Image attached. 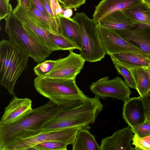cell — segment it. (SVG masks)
I'll return each mask as SVG.
<instances>
[{
	"instance_id": "obj_1",
	"label": "cell",
	"mask_w": 150,
	"mask_h": 150,
	"mask_svg": "<svg viewBox=\"0 0 150 150\" xmlns=\"http://www.w3.org/2000/svg\"><path fill=\"white\" fill-rule=\"evenodd\" d=\"M64 109L50 100L33 109L20 120L11 124H0V147L15 141L30 137L41 132L42 127L54 119Z\"/></svg>"
},
{
	"instance_id": "obj_2",
	"label": "cell",
	"mask_w": 150,
	"mask_h": 150,
	"mask_svg": "<svg viewBox=\"0 0 150 150\" xmlns=\"http://www.w3.org/2000/svg\"><path fill=\"white\" fill-rule=\"evenodd\" d=\"M29 57L9 40L0 42V84L9 94L15 95L14 88L19 76L28 67Z\"/></svg>"
},
{
	"instance_id": "obj_3",
	"label": "cell",
	"mask_w": 150,
	"mask_h": 150,
	"mask_svg": "<svg viewBox=\"0 0 150 150\" xmlns=\"http://www.w3.org/2000/svg\"><path fill=\"white\" fill-rule=\"evenodd\" d=\"M34 85L37 91L58 105L66 107L87 96L77 85L75 79H61L36 76Z\"/></svg>"
},
{
	"instance_id": "obj_4",
	"label": "cell",
	"mask_w": 150,
	"mask_h": 150,
	"mask_svg": "<svg viewBox=\"0 0 150 150\" xmlns=\"http://www.w3.org/2000/svg\"><path fill=\"white\" fill-rule=\"evenodd\" d=\"M5 30L9 40L38 63L45 60L52 51L33 38L12 13L5 18Z\"/></svg>"
},
{
	"instance_id": "obj_5",
	"label": "cell",
	"mask_w": 150,
	"mask_h": 150,
	"mask_svg": "<svg viewBox=\"0 0 150 150\" xmlns=\"http://www.w3.org/2000/svg\"><path fill=\"white\" fill-rule=\"evenodd\" d=\"M78 24L81 37L80 54L85 61H100L107 54L101 42L98 22L84 13L77 12L72 18Z\"/></svg>"
},
{
	"instance_id": "obj_6",
	"label": "cell",
	"mask_w": 150,
	"mask_h": 150,
	"mask_svg": "<svg viewBox=\"0 0 150 150\" xmlns=\"http://www.w3.org/2000/svg\"><path fill=\"white\" fill-rule=\"evenodd\" d=\"M76 127L41 132L34 136L18 140L7 144L0 148V150H28L36 145L50 141L62 142L67 145H73L80 130Z\"/></svg>"
},
{
	"instance_id": "obj_7",
	"label": "cell",
	"mask_w": 150,
	"mask_h": 150,
	"mask_svg": "<svg viewBox=\"0 0 150 150\" xmlns=\"http://www.w3.org/2000/svg\"><path fill=\"white\" fill-rule=\"evenodd\" d=\"M109 78L106 76L93 82L90 86L91 92L103 99L110 97L123 102L129 99L132 93L125 82L118 76Z\"/></svg>"
},
{
	"instance_id": "obj_8",
	"label": "cell",
	"mask_w": 150,
	"mask_h": 150,
	"mask_svg": "<svg viewBox=\"0 0 150 150\" xmlns=\"http://www.w3.org/2000/svg\"><path fill=\"white\" fill-rule=\"evenodd\" d=\"M69 52L66 57L57 59L53 69L46 77L61 79H76L83 69L86 61L80 54L73 50Z\"/></svg>"
},
{
	"instance_id": "obj_9",
	"label": "cell",
	"mask_w": 150,
	"mask_h": 150,
	"mask_svg": "<svg viewBox=\"0 0 150 150\" xmlns=\"http://www.w3.org/2000/svg\"><path fill=\"white\" fill-rule=\"evenodd\" d=\"M98 28L101 42L107 54L109 55L123 52L146 53L124 40L114 30L99 25Z\"/></svg>"
},
{
	"instance_id": "obj_10",
	"label": "cell",
	"mask_w": 150,
	"mask_h": 150,
	"mask_svg": "<svg viewBox=\"0 0 150 150\" xmlns=\"http://www.w3.org/2000/svg\"><path fill=\"white\" fill-rule=\"evenodd\" d=\"M32 105L30 99L20 98L14 95L5 108L0 124L9 125L20 120L32 110Z\"/></svg>"
},
{
	"instance_id": "obj_11",
	"label": "cell",
	"mask_w": 150,
	"mask_h": 150,
	"mask_svg": "<svg viewBox=\"0 0 150 150\" xmlns=\"http://www.w3.org/2000/svg\"><path fill=\"white\" fill-rule=\"evenodd\" d=\"M114 30L126 41L150 55V27L136 24L130 29Z\"/></svg>"
},
{
	"instance_id": "obj_12",
	"label": "cell",
	"mask_w": 150,
	"mask_h": 150,
	"mask_svg": "<svg viewBox=\"0 0 150 150\" xmlns=\"http://www.w3.org/2000/svg\"><path fill=\"white\" fill-rule=\"evenodd\" d=\"M134 134L128 125L116 131L110 136L103 138L100 146V150H134L131 141Z\"/></svg>"
},
{
	"instance_id": "obj_13",
	"label": "cell",
	"mask_w": 150,
	"mask_h": 150,
	"mask_svg": "<svg viewBox=\"0 0 150 150\" xmlns=\"http://www.w3.org/2000/svg\"><path fill=\"white\" fill-rule=\"evenodd\" d=\"M32 6L28 10L22 8L18 4L14 9L42 28L55 34L61 35L58 16L53 18L47 16L35 8L32 3Z\"/></svg>"
},
{
	"instance_id": "obj_14",
	"label": "cell",
	"mask_w": 150,
	"mask_h": 150,
	"mask_svg": "<svg viewBox=\"0 0 150 150\" xmlns=\"http://www.w3.org/2000/svg\"><path fill=\"white\" fill-rule=\"evenodd\" d=\"M122 117L131 127L143 123L146 120L144 105L139 96L129 98L124 102Z\"/></svg>"
},
{
	"instance_id": "obj_15",
	"label": "cell",
	"mask_w": 150,
	"mask_h": 150,
	"mask_svg": "<svg viewBox=\"0 0 150 150\" xmlns=\"http://www.w3.org/2000/svg\"><path fill=\"white\" fill-rule=\"evenodd\" d=\"M110 56L115 65H120L128 69L135 67L145 68L150 66V55L146 53L123 52Z\"/></svg>"
},
{
	"instance_id": "obj_16",
	"label": "cell",
	"mask_w": 150,
	"mask_h": 150,
	"mask_svg": "<svg viewBox=\"0 0 150 150\" xmlns=\"http://www.w3.org/2000/svg\"><path fill=\"white\" fill-rule=\"evenodd\" d=\"M142 2V0H102L95 7L93 18L98 22L113 12L131 8Z\"/></svg>"
},
{
	"instance_id": "obj_17",
	"label": "cell",
	"mask_w": 150,
	"mask_h": 150,
	"mask_svg": "<svg viewBox=\"0 0 150 150\" xmlns=\"http://www.w3.org/2000/svg\"><path fill=\"white\" fill-rule=\"evenodd\" d=\"M12 13L19 19L24 28L34 39L53 52L61 50L49 38L48 35L50 31L40 28L15 9Z\"/></svg>"
},
{
	"instance_id": "obj_18",
	"label": "cell",
	"mask_w": 150,
	"mask_h": 150,
	"mask_svg": "<svg viewBox=\"0 0 150 150\" xmlns=\"http://www.w3.org/2000/svg\"><path fill=\"white\" fill-rule=\"evenodd\" d=\"M98 23L100 25L114 30L127 29L136 25L122 10L111 13L99 21Z\"/></svg>"
},
{
	"instance_id": "obj_19",
	"label": "cell",
	"mask_w": 150,
	"mask_h": 150,
	"mask_svg": "<svg viewBox=\"0 0 150 150\" xmlns=\"http://www.w3.org/2000/svg\"><path fill=\"white\" fill-rule=\"evenodd\" d=\"M58 16L61 35L78 47L80 50L82 47V42L78 24L72 18L64 17L62 14Z\"/></svg>"
},
{
	"instance_id": "obj_20",
	"label": "cell",
	"mask_w": 150,
	"mask_h": 150,
	"mask_svg": "<svg viewBox=\"0 0 150 150\" xmlns=\"http://www.w3.org/2000/svg\"><path fill=\"white\" fill-rule=\"evenodd\" d=\"M122 11L136 24L150 27V7L143 2Z\"/></svg>"
},
{
	"instance_id": "obj_21",
	"label": "cell",
	"mask_w": 150,
	"mask_h": 150,
	"mask_svg": "<svg viewBox=\"0 0 150 150\" xmlns=\"http://www.w3.org/2000/svg\"><path fill=\"white\" fill-rule=\"evenodd\" d=\"M72 145V150H100L94 136L85 129L79 130Z\"/></svg>"
},
{
	"instance_id": "obj_22",
	"label": "cell",
	"mask_w": 150,
	"mask_h": 150,
	"mask_svg": "<svg viewBox=\"0 0 150 150\" xmlns=\"http://www.w3.org/2000/svg\"><path fill=\"white\" fill-rule=\"evenodd\" d=\"M90 124L88 122L82 120H52L43 125L40 130L41 132H42L76 127H81L84 129H89L90 128L89 127Z\"/></svg>"
},
{
	"instance_id": "obj_23",
	"label": "cell",
	"mask_w": 150,
	"mask_h": 150,
	"mask_svg": "<svg viewBox=\"0 0 150 150\" xmlns=\"http://www.w3.org/2000/svg\"><path fill=\"white\" fill-rule=\"evenodd\" d=\"M129 70L134 80L136 90L140 96L145 94L149 90V82L147 73L143 68L135 67Z\"/></svg>"
},
{
	"instance_id": "obj_24",
	"label": "cell",
	"mask_w": 150,
	"mask_h": 150,
	"mask_svg": "<svg viewBox=\"0 0 150 150\" xmlns=\"http://www.w3.org/2000/svg\"><path fill=\"white\" fill-rule=\"evenodd\" d=\"M51 41L61 50H73L79 48L61 35L50 32L48 35Z\"/></svg>"
},
{
	"instance_id": "obj_25",
	"label": "cell",
	"mask_w": 150,
	"mask_h": 150,
	"mask_svg": "<svg viewBox=\"0 0 150 150\" xmlns=\"http://www.w3.org/2000/svg\"><path fill=\"white\" fill-rule=\"evenodd\" d=\"M57 61V59L45 60L38 63L33 68L35 74L41 78L46 77L53 69Z\"/></svg>"
},
{
	"instance_id": "obj_26",
	"label": "cell",
	"mask_w": 150,
	"mask_h": 150,
	"mask_svg": "<svg viewBox=\"0 0 150 150\" xmlns=\"http://www.w3.org/2000/svg\"><path fill=\"white\" fill-rule=\"evenodd\" d=\"M68 145L59 141L53 140L40 143L30 149L37 150H67Z\"/></svg>"
},
{
	"instance_id": "obj_27",
	"label": "cell",
	"mask_w": 150,
	"mask_h": 150,
	"mask_svg": "<svg viewBox=\"0 0 150 150\" xmlns=\"http://www.w3.org/2000/svg\"><path fill=\"white\" fill-rule=\"evenodd\" d=\"M115 67L118 74L123 77L127 85L130 88L136 89L134 80L129 69L120 65H115Z\"/></svg>"
},
{
	"instance_id": "obj_28",
	"label": "cell",
	"mask_w": 150,
	"mask_h": 150,
	"mask_svg": "<svg viewBox=\"0 0 150 150\" xmlns=\"http://www.w3.org/2000/svg\"><path fill=\"white\" fill-rule=\"evenodd\" d=\"M132 141L136 150H150V136L141 137L134 134Z\"/></svg>"
},
{
	"instance_id": "obj_29",
	"label": "cell",
	"mask_w": 150,
	"mask_h": 150,
	"mask_svg": "<svg viewBox=\"0 0 150 150\" xmlns=\"http://www.w3.org/2000/svg\"><path fill=\"white\" fill-rule=\"evenodd\" d=\"M131 128L134 134L141 137L150 136V122L146 119L143 123Z\"/></svg>"
},
{
	"instance_id": "obj_30",
	"label": "cell",
	"mask_w": 150,
	"mask_h": 150,
	"mask_svg": "<svg viewBox=\"0 0 150 150\" xmlns=\"http://www.w3.org/2000/svg\"><path fill=\"white\" fill-rule=\"evenodd\" d=\"M12 7L6 0H0V20L5 19L12 13Z\"/></svg>"
},
{
	"instance_id": "obj_31",
	"label": "cell",
	"mask_w": 150,
	"mask_h": 150,
	"mask_svg": "<svg viewBox=\"0 0 150 150\" xmlns=\"http://www.w3.org/2000/svg\"><path fill=\"white\" fill-rule=\"evenodd\" d=\"M140 97L143 103L146 119L150 122V90Z\"/></svg>"
},
{
	"instance_id": "obj_32",
	"label": "cell",
	"mask_w": 150,
	"mask_h": 150,
	"mask_svg": "<svg viewBox=\"0 0 150 150\" xmlns=\"http://www.w3.org/2000/svg\"><path fill=\"white\" fill-rule=\"evenodd\" d=\"M86 0H65L62 8L64 9L68 8L76 9L86 3Z\"/></svg>"
},
{
	"instance_id": "obj_33",
	"label": "cell",
	"mask_w": 150,
	"mask_h": 150,
	"mask_svg": "<svg viewBox=\"0 0 150 150\" xmlns=\"http://www.w3.org/2000/svg\"><path fill=\"white\" fill-rule=\"evenodd\" d=\"M31 1L32 4L35 8L45 16L52 17L44 6L40 0H31Z\"/></svg>"
},
{
	"instance_id": "obj_34",
	"label": "cell",
	"mask_w": 150,
	"mask_h": 150,
	"mask_svg": "<svg viewBox=\"0 0 150 150\" xmlns=\"http://www.w3.org/2000/svg\"><path fill=\"white\" fill-rule=\"evenodd\" d=\"M18 1L17 4L25 10H29L32 6L31 0H18Z\"/></svg>"
},
{
	"instance_id": "obj_35",
	"label": "cell",
	"mask_w": 150,
	"mask_h": 150,
	"mask_svg": "<svg viewBox=\"0 0 150 150\" xmlns=\"http://www.w3.org/2000/svg\"><path fill=\"white\" fill-rule=\"evenodd\" d=\"M48 13L52 17H55V16L52 10L51 6L46 0H40Z\"/></svg>"
},
{
	"instance_id": "obj_36",
	"label": "cell",
	"mask_w": 150,
	"mask_h": 150,
	"mask_svg": "<svg viewBox=\"0 0 150 150\" xmlns=\"http://www.w3.org/2000/svg\"><path fill=\"white\" fill-rule=\"evenodd\" d=\"M50 5L55 16H57L56 13V5L57 0H46Z\"/></svg>"
},
{
	"instance_id": "obj_37",
	"label": "cell",
	"mask_w": 150,
	"mask_h": 150,
	"mask_svg": "<svg viewBox=\"0 0 150 150\" xmlns=\"http://www.w3.org/2000/svg\"><path fill=\"white\" fill-rule=\"evenodd\" d=\"M64 11V10L62 9L61 5L57 0L56 5V13L57 15V16L60 14H63Z\"/></svg>"
},
{
	"instance_id": "obj_38",
	"label": "cell",
	"mask_w": 150,
	"mask_h": 150,
	"mask_svg": "<svg viewBox=\"0 0 150 150\" xmlns=\"http://www.w3.org/2000/svg\"><path fill=\"white\" fill-rule=\"evenodd\" d=\"M73 14V11L71 8H68L65 9L63 13L64 17L65 18H70Z\"/></svg>"
},
{
	"instance_id": "obj_39",
	"label": "cell",
	"mask_w": 150,
	"mask_h": 150,
	"mask_svg": "<svg viewBox=\"0 0 150 150\" xmlns=\"http://www.w3.org/2000/svg\"><path fill=\"white\" fill-rule=\"evenodd\" d=\"M147 75L149 82V90H150V66L145 68H144Z\"/></svg>"
},
{
	"instance_id": "obj_40",
	"label": "cell",
	"mask_w": 150,
	"mask_h": 150,
	"mask_svg": "<svg viewBox=\"0 0 150 150\" xmlns=\"http://www.w3.org/2000/svg\"><path fill=\"white\" fill-rule=\"evenodd\" d=\"M143 2L150 7V0H142Z\"/></svg>"
},
{
	"instance_id": "obj_41",
	"label": "cell",
	"mask_w": 150,
	"mask_h": 150,
	"mask_svg": "<svg viewBox=\"0 0 150 150\" xmlns=\"http://www.w3.org/2000/svg\"><path fill=\"white\" fill-rule=\"evenodd\" d=\"M59 3L61 4V6L62 7L63 6L64 3L65 2V0H57Z\"/></svg>"
},
{
	"instance_id": "obj_42",
	"label": "cell",
	"mask_w": 150,
	"mask_h": 150,
	"mask_svg": "<svg viewBox=\"0 0 150 150\" xmlns=\"http://www.w3.org/2000/svg\"><path fill=\"white\" fill-rule=\"evenodd\" d=\"M7 0V1H8V2H9L10 0Z\"/></svg>"
},
{
	"instance_id": "obj_43",
	"label": "cell",
	"mask_w": 150,
	"mask_h": 150,
	"mask_svg": "<svg viewBox=\"0 0 150 150\" xmlns=\"http://www.w3.org/2000/svg\"><path fill=\"white\" fill-rule=\"evenodd\" d=\"M17 0V1H18V0Z\"/></svg>"
}]
</instances>
